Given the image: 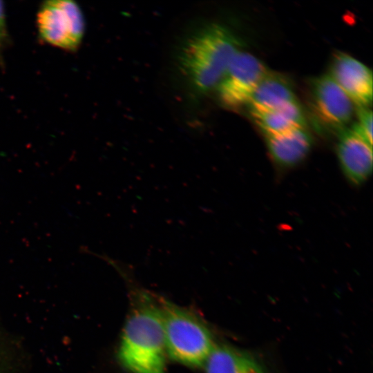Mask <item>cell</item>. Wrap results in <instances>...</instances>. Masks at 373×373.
<instances>
[{"mask_svg": "<svg viewBox=\"0 0 373 373\" xmlns=\"http://www.w3.org/2000/svg\"><path fill=\"white\" fill-rule=\"evenodd\" d=\"M267 71L256 57L248 52L238 51L216 89L221 104L230 109L247 105Z\"/></svg>", "mask_w": 373, "mask_h": 373, "instance_id": "cell-5", "label": "cell"}, {"mask_svg": "<svg viewBox=\"0 0 373 373\" xmlns=\"http://www.w3.org/2000/svg\"><path fill=\"white\" fill-rule=\"evenodd\" d=\"M203 366L205 373H266L253 355L227 345H215Z\"/></svg>", "mask_w": 373, "mask_h": 373, "instance_id": "cell-11", "label": "cell"}, {"mask_svg": "<svg viewBox=\"0 0 373 373\" xmlns=\"http://www.w3.org/2000/svg\"><path fill=\"white\" fill-rule=\"evenodd\" d=\"M166 354L185 365L203 366L215 343L206 325L190 311L160 299Z\"/></svg>", "mask_w": 373, "mask_h": 373, "instance_id": "cell-3", "label": "cell"}, {"mask_svg": "<svg viewBox=\"0 0 373 373\" xmlns=\"http://www.w3.org/2000/svg\"><path fill=\"white\" fill-rule=\"evenodd\" d=\"M269 153L273 160L282 166L299 163L308 154L312 137L305 126L270 136H266Z\"/></svg>", "mask_w": 373, "mask_h": 373, "instance_id": "cell-10", "label": "cell"}, {"mask_svg": "<svg viewBox=\"0 0 373 373\" xmlns=\"http://www.w3.org/2000/svg\"><path fill=\"white\" fill-rule=\"evenodd\" d=\"M296 100L289 80L285 75L267 71L254 90L247 106L250 113L281 108Z\"/></svg>", "mask_w": 373, "mask_h": 373, "instance_id": "cell-9", "label": "cell"}, {"mask_svg": "<svg viewBox=\"0 0 373 373\" xmlns=\"http://www.w3.org/2000/svg\"><path fill=\"white\" fill-rule=\"evenodd\" d=\"M251 115L265 136L306 126L304 112L297 100L279 108Z\"/></svg>", "mask_w": 373, "mask_h": 373, "instance_id": "cell-12", "label": "cell"}, {"mask_svg": "<svg viewBox=\"0 0 373 373\" xmlns=\"http://www.w3.org/2000/svg\"><path fill=\"white\" fill-rule=\"evenodd\" d=\"M10 40L8 28L6 20L5 6L2 1H0V56L3 50L8 46Z\"/></svg>", "mask_w": 373, "mask_h": 373, "instance_id": "cell-14", "label": "cell"}, {"mask_svg": "<svg viewBox=\"0 0 373 373\" xmlns=\"http://www.w3.org/2000/svg\"><path fill=\"white\" fill-rule=\"evenodd\" d=\"M358 122L352 129L372 145V111L368 107H357Z\"/></svg>", "mask_w": 373, "mask_h": 373, "instance_id": "cell-13", "label": "cell"}, {"mask_svg": "<svg viewBox=\"0 0 373 373\" xmlns=\"http://www.w3.org/2000/svg\"><path fill=\"white\" fill-rule=\"evenodd\" d=\"M240 45L228 28L210 24L186 41L180 53V66L197 90L209 92L216 89Z\"/></svg>", "mask_w": 373, "mask_h": 373, "instance_id": "cell-2", "label": "cell"}, {"mask_svg": "<svg viewBox=\"0 0 373 373\" xmlns=\"http://www.w3.org/2000/svg\"><path fill=\"white\" fill-rule=\"evenodd\" d=\"M40 39L48 45L69 52L77 50L84 37L86 22L79 6L71 0H48L37 13Z\"/></svg>", "mask_w": 373, "mask_h": 373, "instance_id": "cell-4", "label": "cell"}, {"mask_svg": "<svg viewBox=\"0 0 373 373\" xmlns=\"http://www.w3.org/2000/svg\"><path fill=\"white\" fill-rule=\"evenodd\" d=\"M337 156L345 176L354 184L363 182L372 170V145L352 128L340 131Z\"/></svg>", "mask_w": 373, "mask_h": 373, "instance_id": "cell-8", "label": "cell"}, {"mask_svg": "<svg viewBox=\"0 0 373 373\" xmlns=\"http://www.w3.org/2000/svg\"><path fill=\"white\" fill-rule=\"evenodd\" d=\"M310 99L318 121L329 128L342 131L354 115V103L329 74L314 79Z\"/></svg>", "mask_w": 373, "mask_h": 373, "instance_id": "cell-6", "label": "cell"}, {"mask_svg": "<svg viewBox=\"0 0 373 373\" xmlns=\"http://www.w3.org/2000/svg\"><path fill=\"white\" fill-rule=\"evenodd\" d=\"M329 75L357 107H368L372 102V72L353 57L337 51L332 57Z\"/></svg>", "mask_w": 373, "mask_h": 373, "instance_id": "cell-7", "label": "cell"}, {"mask_svg": "<svg viewBox=\"0 0 373 373\" xmlns=\"http://www.w3.org/2000/svg\"><path fill=\"white\" fill-rule=\"evenodd\" d=\"M166 355L159 303L144 292L137 294L122 331L119 361L131 373H165Z\"/></svg>", "mask_w": 373, "mask_h": 373, "instance_id": "cell-1", "label": "cell"}]
</instances>
